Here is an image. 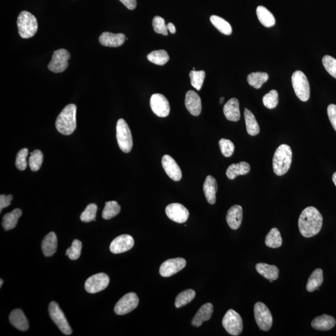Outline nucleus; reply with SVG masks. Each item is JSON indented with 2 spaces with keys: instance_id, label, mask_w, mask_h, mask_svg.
<instances>
[{
  "instance_id": "49",
  "label": "nucleus",
  "mask_w": 336,
  "mask_h": 336,
  "mask_svg": "<svg viewBox=\"0 0 336 336\" xmlns=\"http://www.w3.org/2000/svg\"><path fill=\"white\" fill-rule=\"evenodd\" d=\"M13 198V197L12 195L5 196L1 195L0 196V211L1 212L4 208L8 207L11 204Z\"/></svg>"
},
{
  "instance_id": "39",
  "label": "nucleus",
  "mask_w": 336,
  "mask_h": 336,
  "mask_svg": "<svg viewBox=\"0 0 336 336\" xmlns=\"http://www.w3.org/2000/svg\"><path fill=\"white\" fill-rule=\"evenodd\" d=\"M43 162V154L39 150H35L31 153L29 158V166L33 171H37L40 169Z\"/></svg>"
},
{
  "instance_id": "25",
  "label": "nucleus",
  "mask_w": 336,
  "mask_h": 336,
  "mask_svg": "<svg viewBox=\"0 0 336 336\" xmlns=\"http://www.w3.org/2000/svg\"><path fill=\"white\" fill-rule=\"evenodd\" d=\"M41 247L45 257H52L55 254L58 248V238L54 232H51L45 236Z\"/></svg>"
},
{
  "instance_id": "8",
  "label": "nucleus",
  "mask_w": 336,
  "mask_h": 336,
  "mask_svg": "<svg viewBox=\"0 0 336 336\" xmlns=\"http://www.w3.org/2000/svg\"><path fill=\"white\" fill-rule=\"evenodd\" d=\"M255 321L260 330L268 331L273 324V317L269 309L262 302H258L254 306Z\"/></svg>"
},
{
  "instance_id": "28",
  "label": "nucleus",
  "mask_w": 336,
  "mask_h": 336,
  "mask_svg": "<svg viewBox=\"0 0 336 336\" xmlns=\"http://www.w3.org/2000/svg\"><path fill=\"white\" fill-rule=\"evenodd\" d=\"M256 270L267 280H276L279 276V269L277 267L271 266L264 263H259L256 265Z\"/></svg>"
},
{
  "instance_id": "5",
  "label": "nucleus",
  "mask_w": 336,
  "mask_h": 336,
  "mask_svg": "<svg viewBox=\"0 0 336 336\" xmlns=\"http://www.w3.org/2000/svg\"><path fill=\"white\" fill-rule=\"evenodd\" d=\"M117 139L118 146L123 152L129 153L133 147V138L129 125L122 118L117 124Z\"/></svg>"
},
{
  "instance_id": "51",
  "label": "nucleus",
  "mask_w": 336,
  "mask_h": 336,
  "mask_svg": "<svg viewBox=\"0 0 336 336\" xmlns=\"http://www.w3.org/2000/svg\"><path fill=\"white\" fill-rule=\"evenodd\" d=\"M167 28L168 30H169L170 33H171L172 34H174V33H176V28H175V26L173 24L171 23H168Z\"/></svg>"
},
{
  "instance_id": "43",
  "label": "nucleus",
  "mask_w": 336,
  "mask_h": 336,
  "mask_svg": "<svg viewBox=\"0 0 336 336\" xmlns=\"http://www.w3.org/2000/svg\"><path fill=\"white\" fill-rule=\"evenodd\" d=\"M82 243L77 239H75L72 243V245L66 250V255L69 259L75 260L79 259L81 254Z\"/></svg>"
},
{
  "instance_id": "37",
  "label": "nucleus",
  "mask_w": 336,
  "mask_h": 336,
  "mask_svg": "<svg viewBox=\"0 0 336 336\" xmlns=\"http://www.w3.org/2000/svg\"><path fill=\"white\" fill-rule=\"evenodd\" d=\"M196 292L193 290H187L184 292L180 293L177 296L176 301H175V306L177 308L186 306V304L191 302L195 298Z\"/></svg>"
},
{
  "instance_id": "53",
  "label": "nucleus",
  "mask_w": 336,
  "mask_h": 336,
  "mask_svg": "<svg viewBox=\"0 0 336 336\" xmlns=\"http://www.w3.org/2000/svg\"><path fill=\"white\" fill-rule=\"evenodd\" d=\"M224 101V98H221V101H220V103L222 104V102H223V101Z\"/></svg>"
},
{
  "instance_id": "10",
  "label": "nucleus",
  "mask_w": 336,
  "mask_h": 336,
  "mask_svg": "<svg viewBox=\"0 0 336 336\" xmlns=\"http://www.w3.org/2000/svg\"><path fill=\"white\" fill-rule=\"evenodd\" d=\"M139 298L134 293H129L123 297L116 304L114 311L117 315H125L138 306Z\"/></svg>"
},
{
  "instance_id": "30",
  "label": "nucleus",
  "mask_w": 336,
  "mask_h": 336,
  "mask_svg": "<svg viewBox=\"0 0 336 336\" xmlns=\"http://www.w3.org/2000/svg\"><path fill=\"white\" fill-rule=\"evenodd\" d=\"M257 15L260 22L262 25L267 28L273 27L275 24V19H274L273 14L267 9L266 7L259 6L257 8Z\"/></svg>"
},
{
  "instance_id": "12",
  "label": "nucleus",
  "mask_w": 336,
  "mask_h": 336,
  "mask_svg": "<svg viewBox=\"0 0 336 336\" xmlns=\"http://www.w3.org/2000/svg\"><path fill=\"white\" fill-rule=\"evenodd\" d=\"M70 58L69 53L65 49H58L54 52L48 68L54 73L64 72L68 66V61Z\"/></svg>"
},
{
  "instance_id": "36",
  "label": "nucleus",
  "mask_w": 336,
  "mask_h": 336,
  "mask_svg": "<svg viewBox=\"0 0 336 336\" xmlns=\"http://www.w3.org/2000/svg\"><path fill=\"white\" fill-rule=\"evenodd\" d=\"M121 210L120 205L116 201H108L105 202L102 212V217L105 220H110L117 216Z\"/></svg>"
},
{
  "instance_id": "9",
  "label": "nucleus",
  "mask_w": 336,
  "mask_h": 336,
  "mask_svg": "<svg viewBox=\"0 0 336 336\" xmlns=\"http://www.w3.org/2000/svg\"><path fill=\"white\" fill-rule=\"evenodd\" d=\"M49 313L52 320L64 335L68 336L72 334V329L68 325L65 314L57 302H53L49 304Z\"/></svg>"
},
{
  "instance_id": "1",
  "label": "nucleus",
  "mask_w": 336,
  "mask_h": 336,
  "mask_svg": "<svg viewBox=\"0 0 336 336\" xmlns=\"http://www.w3.org/2000/svg\"><path fill=\"white\" fill-rule=\"evenodd\" d=\"M323 217L316 208L310 206L302 210L298 220L300 233L304 237L315 236L323 226Z\"/></svg>"
},
{
  "instance_id": "35",
  "label": "nucleus",
  "mask_w": 336,
  "mask_h": 336,
  "mask_svg": "<svg viewBox=\"0 0 336 336\" xmlns=\"http://www.w3.org/2000/svg\"><path fill=\"white\" fill-rule=\"evenodd\" d=\"M210 22L220 32L225 35H230L233 32L231 25L224 19L218 16L212 15L210 18Z\"/></svg>"
},
{
  "instance_id": "14",
  "label": "nucleus",
  "mask_w": 336,
  "mask_h": 336,
  "mask_svg": "<svg viewBox=\"0 0 336 336\" xmlns=\"http://www.w3.org/2000/svg\"><path fill=\"white\" fill-rule=\"evenodd\" d=\"M166 214L168 218L177 223L183 224L188 221L189 212L183 205L172 203L166 208Z\"/></svg>"
},
{
  "instance_id": "45",
  "label": "nucleus",
  "mask_w": 336,
  "mask_h": 336,
  "mask_svg": "<svg viewBox=\"0 0 336 336\" xmlns=\"http://www.w3.org/2000/svg\"><path fill=\"white\" fill-rule=\"evenodd\" d=\"M29 154L27 148H23L17 154L16 159V166L19 170L24 171L27 168L28 163L27 158Z\"/></svg>"
},
{
  "instance_id": "22",
  "label": "nucleus",
  "mask_w": 336,
  "mask_h": 336,
  "mask_svg": "<svg viewBox=\"0 0 336 336\" xmlns=\"http://www.w3.org/2000/svg\"><path fill=\"white\" fill-rule=\"evenodd\" d=\"M203 190L207 202L210 204H214L216 202V193L218 190V186L214 177L207 176L203 184Z\"/></svg>"
},
{
  "instance_id": "41",
  "label": "nucleus",
  "mask_w": 336,
  "mask_h": 336,
  "mask_svg": "<svg viewBox=\"0 0 336 336\" xmlns=\"http://www.w3.org/2000/svg\"><path fill=\"white\" fill-rule=\"evenodd\" d=\"M97 211H98V205L96 203H90L80 215V220L86 223L96 221Z\"/></svg>"
},
{
  "instance_id": "44",
  "label": "nucleus",
  "mask_w": 336,
  "mask_h": 336,
  "mask_svg": "<svg viewBox=\"0 0 336 336\" xmlns=\"http://www.w3.org/2000/svg\"><path fill=\"white\" fill-rule=\"evenodd\" d=\"M219 145L221 153L225 157L229 158L233 155L234 150H235V146L231 140L222 138L220 139Z\"/></svg>"
},
{
  "instance_id": "21",
  "label": "nucleus",
  "mask_w": 336,
  "mask_h": 336,
  "mask_svg": "<svg viewBox=\"0 0 336 336\" xmlns=\"http://www.w3.org/2000/svg\"><path fill=\"white\" fill-rule=\"evenodd\" d=\"M214 311V307L210 302L202 305L198 310L191 321V325L195 327H200L203 322L209 321Z\"/></svg>"
},
{
  "instance_id": "38",
  "label": "nucleus",
  "mask_w": 336,
  "mask_h": 336,
  "mask_svg": "<svg viewBox=\"0 0 336 336\" xmlns=\"http://www.w3.org/2000/svg\"><path fill=\"white\" fill-rule=\"evenodd\" d=\"M147 58L151 63L155 65L163 66L169 61V57L165 50L154 51L148 54Z\"/></svg>"
},
{
  "instance_id": "42",
  "label": "nucleus",
  "mask_w": 336,
  "mask_h": 336,
  "mask_svg": "<svg viewBox=\"0 0 336 336\" xmlns=\"http://www.w3.org/2000/svg\"><path fill=\"white\" fill-rule=\"evenodd\" d=\"M263 103L269 109H273L278 104V93L275 90H271L263 98Z\"/></svg>"
},
{
  "instance_id": "18",
  "label": "nucleus",
  "mask_w": 336,
  "mask_h": 336,
  "mask_svg": "<svg viewBox=\"0 0 336 336\" xmlns=\"http://www.w3.org/2000/svg\"><path fill=\"white\" fill-rule=\"evenodd\" d=\"M185 105L187 109L191 115L199 116L202 110V103L200 96L195 91H189L187 92L185 99Z\"/></svg>"
},
{
  "instance_id": "11",
  "label": "nucleus",
  "mask_w": 336,
  "mask_h": 336,
  "mask_svg": "<svg viewBox=\"0 0 336 336\" xmlns=\"http://www.w3.org/2000/svg\"><path fill=\"white\" fill-rule=\"evenodd\" d=\"M110 283L107 274L100 273L94 274L87 279L85 283V289L91 294L101 292L105 289Z\"/></svg>"
},
{
  "instance_id": "20",
  "label": "nucleus",
  "mask_w": 336,
  "mask_h": 336,
  "mask_svg": "<svg viewBox=\"0 0 336 336\" xmlns=\"http://www.w3.org/2000/svg\"><path fill=\"white\" fill-rule=\"evenodd\" d=\"M242 219L243 210L240 205H233L227 212L226 221L229 226L233 230H236L240 227Z\"/></svg>"
},
{
  "instance_id": "6",
  "label": "nucleus",
  "mask_w": 336,
  "mask_h": 336,
  "mask_svg": "<svg viewBox=\"0 0 336 336\" xmlns=\"http://www.w3.org/2000/svg\"><path fill=\"white\" fill-rule=\"evenodd\" d=\"M292 86L297 98L300 101H306L310 97V87L308 80L303 72L295 71L292 77Z\"/></svg>"
},
{
  "instance_id": "54",
  "label": "nucleus",
  "mask_w": 336,
  "mask_h": 336,
  "mask_svg": "<svg viewBox=\"0 0 336 336\" xmlns=\"http://www.w3.org/2000/svg\"><path fill=\"white\" fill-rule=\"evenodd\" d=\"M0 281H1V284H0V286H1V287L2 285H3V280H2V279H1V280H0Z\"/></svg>"
},
{
  "instance_id": "2",
  "label": "nucleus",
  "mask_w": 336,
  "mask_h": 336,
  "mask_svg": "<svg viewBox=\"0 0 336 336\" xmlns=\"http://www.w3.org/2000/svg\"><path fill=\"white\" fill-rule=\"evenodd\" d=\"M77 106L74 104H69L64 108L57 118L56 129L59 133L65 135H70L74 133L77 127Z\"/></svg>"
},
{
  "instance_id": "15",
  "label": "nucleus",
  "mask_w": 336,
  "mask_h": 336,
  "mask_svg": "<svg viewBox=\"0 0 336 336\" xmlns=\"http://www.w3.org/2000/svg\"><path fill=\"white\" fill-rule=\"evenodd\" d=\"M186 266V261L183 258L169 259L163 262L160 268V273L163 277L174 275Z\"/></svg>"
},
{
  "instance_id": "52",
  "label": "nucleus",
  "mask_w": 336,
  "mask_h": 336,
  "mask_svg": "<svg viewBox=\"0 0 336 336\" xmlns=\"http://www.w3.org/2000/svg\"><path fill=\"white\" fill-rule=\"evenodd\" d=\"M333 181L334 182V183H335V186H336V172L334 173L333 176Z\"/></svg>"
},
{
  "instance_id": "34",
  "label": "nucleus",
  "mask_w": 336,
  "mask_h": 336,
  "mask_svg": "<svg viewBox=\"0 0 336 336\" xmlns=\"http://www.w3.org/2000/svg\"><path fill=\"white\" fill-rule=\"evenodd\" d=\"M266 244L267 247L272 248H277L282 245V238L277 228L271 229L267 234L266 238Z\"/></svg>"
},
{
  "instance_id": "50",
  "label": "nucleus",
  "mask_w": 336,
  "mask_h": 336,
  "mask_svg": "<svg viewBox=\"0 0 336 336\" xmlns=\"http://www.w3.org/2000/svg\"><path fill=\"white\" fill-rule=\"evenodd\" d=\"M128 9L133 10L136 7V0H120Z\"/></svg>"
},
{
  "instance_id": "19",
  "label": "nucleus",
  "mask_w": 336,
  "mask_h": 336,
  "mask_svg": "<svg viewBox=\"0 0 336 336\" xmlns=\"http://www.w3.org/2000/svg\"><path fill=\"white\" fill-rule=\"evenodd\" d=\"M126 36L122 33L114 34L109 32H104L99 37V42L102 46L106 47H119L124 44Z\"/></svg>"
},
{
  "instance_id": "33",
  "label": "nucleus",
  "mask_w": 336,
  "mask_h": 336,
  "mask_svg": "<svg viewBox=\"0 0 336 336\" xmlns=\"http://www.w3.org/2000/svg\"><path fill=\"white\" fill-rule=\"evenodd\" d=\"M269 74L266 72H252L248 75L247 81L251 86L259 89L269 80Z\"/></svg>"
},
{
  "instance_id": "17",
  "label": "nucleus",
  "mask_w": 336,
  "mask_h": 336,
  "mask_svg": "<svg viewBox=\"0 0 336 336\" xmlns=\"http://www.w3.org/2000/svg\"><path fill=\"white\" fill-rule=\"evenodd\" d=\"M162 166L166 173L174 181H179L182 178V171L173 158L169 155L163 156Z\"/></svg>"
},
{
  "instance_id": "46",
  "label": "nucleus",
  "mask_w": 336,
  "mask_h": 336,
  "mask_svg": "<svg viewBox=\"0 0 336 336\" xmlns=\"http://www.w3.org/2000/svg\"><path fill=\"white\" fill-rule=\"evenodd\" d=\"M152 25L154 31L158 34L164 35L168 34L167 25H166L165 20L163 18L160 16H155L153 18Z\"/></svg>"
},
{
  "instance_id": "31",
  "label": "nucleus",
  "mask_w": 336,
  "mask_h": 336,
  "mask_svg": "<svg viewBox=\"0 0 336 336\" xmlns=\"http://www.w3.org/2000/svg\"><path fill=\"white\" fill-rule=\"evenodd\" d=\"M323 271L321 269H317L309 276L306 285V290L309 292H313L319 290L323 282Z\"/></svg>"
},
{
  "instance_id": "3",
  "label": "nucleus",
  "mask_w": 336,
  "mask_h": 336,
  "mask_svg": "<svg viewBox=\"0 0 336 336\" xmlns=\"http://www.w3.org/2000/svg\"><path fill=\"white\" fill-rule=\"evenodd\" d=\"M292 162L290 146L283 144L276 149L273 158V171L277 176H283L290 169Z\"/></svg>"
},
{
  "instance_id": "48",
  "label": "nucleus",
  "mask_w": 336,
  "mask_h": 336,
  "mask_svg": "<svg viewBox=\"0 0 336 336\" xmlns=\"http://www.w3.org/2000/svg\"><path fill=\"white\" fill-rule=\"evenodd\" d=\"M328 115L334 129L336 132V105L331 104L328 107Z\"/></svg>"
},
{
  "instance_id": "16",
  "label": "nucleus",
  "mask_w": 336,
  "mask_h": 336,
  "mask_svg": "<svg viewBox=\"0 0 336 336\" xmlns=\"http://www.w3.org/2000/svg\"><path fill=\"white\" fill-rule=\"evenodd\" d=\"M134 243V239L131 235L124 234L117 236L112 241L110 245V250L112 254H122L132 249Z\"/></svg>"
},
{
  "instance_id": "47",
  "label": "nucleus",
  "mask_w": 336,
  "mask_h": 336,
  "mask_svg": "<svg viewBox=\"0 0 336 336\" xmlns=\"http://www.w3.org/2000/svg\"><path fill=\"white\" fill-rule=\"evenodd\" d=\"M322 61L329 74L336 79V59L330 56H325Z\"/></svg>"
},
{
  "instance_id": "13",
  "label": "nucleus",
  "mask_w": 336,
  "mask_h": 336,
  "mask_svg": "<svg viewBox=\"0 0 336 336\" xmlns=\"http://www.w3.org/2000/svg\"><path fill=\"white\" fill-rule=\"evenodd\" d=\"M151 110L159 117H167L169 114V101L164 96L160 94H153L150 99Z\"/></svg>"
},
{
  "instance_id": "27",
  "label": "nucleus",
  "mask_w": 336,
  "mask_h": 336,
  "mask_svg": "<svg viewBox=\"0 0 336 336\" xmlns=\"http://www.w3.org/2000/svg\"><path fill=\"white\" fill-rule=\"evenodd\" d=\"M250 171V165L247 162H242L229 166L226 175L229 179L233 180L240 175L247 174Z\"/></svg>"
},
{
  "instance_id": "40",
  "label": "nucleus",
  "mask_w": 336,
  "mask_h": 336,
  "mask_svg": "<svg viewBox=\"0 0 336 336\" xmlns=\"http://www.w3.org/2000/svg\"><path fill=\"white\" fill-rule=\"evenodd\" d=\"M205 76V72L203 70H192L189 73L192 86L195 87L198 91H200L202 87L203 80Z\"/></svg>"
},
{
  "instance_id": "4",
  "label": "nucleus",
  "mask_w": 336,
  "mask_h": 336,
  "mask_svg": "<svg viewBox=\"0 0 336 336\" xmlns=\"http://www.w3.org/2000/svg\"><path fill=\"white\" fill-rule=\"evenodd\" d=\"M17 26L19 34L24 39L34 36L38 30V24L35 16L30 12H21L18 16Z\"/></svg>"
},
{
  "instance_id": "7",
  "label": "nucleus",
  "mask_w": 336,
  "mask_h": 336,
  "mask_svg": "<svg viewBox=\"0 0 336 336\" xmlns=\"http://www.w3.org/2000/svg\"><path fill=\"white\" fill-rule=\"evenodd\" d=\"M222 326L229 335L239 336L243 330L242 319L234 309L229 310L222 319Z\"/></svg>"
},
{
  "instance_id": "23",
  "label": "nucleus",
  "mask_w": 336,
  "mask_h": 336,
  "mask_svg": "<svg viewBox=\"0 0 336 336\" xmlns=\"http://www.w3.org/2000/svg\"><path fill=\"white\" fill-rule=\"evenodd\" d=\"M223 110L225 116L229 121L237 122L240 120V112L237 99H231L225 104Z\"/></svg>"
},
{
  "instance_id": "29",
  "label": "nucleus",
  "mask_w": 336,
  "mask_h": 336,
  "mask_svg": "<svg viewBox=\"0 0 336 336\" xmlns=\"http://www.w3.org/2000/svg\"><path fill=\"white\" fill-rule=\"evenodd\" d=\"M21 215H22V211L20 209H15L13 211L4 215L3 221H2V226L4 230L9 231L15 228Z\"/></svg>"
},
{
  "instance_id": "24",
  "label": "nucleus",
  "mask_w": 336,
  "mask_h": 336,
  "mask_svg": "<svg viewBox=\"0 0 336 336\" xmlns=\"http://www.w3.org/2000/svg\"><path fill=\"white\" fill-rule=\"evenodd\" d=\"M9 319L11 325L18 330L26 331L29 328V323L27 317L20 309H16L11 311L9 314Z\"/></svg>"
},
{
  "instance_id": "32",
  "label": "nucleus",
  "mask_w": 336,
  "mask_h": 336,
  "mask_svg": "<svg viewBox=\"0 0 336 336\" xmlns=\"http://www.w3.org/2000/svg\"><path fill=\"white\" fill-rule=\"evenodd\" d=\"M246 129L248 134L251 136H255L260 133V127L256 118L252 112L247 108L244 111Z\"/></svg>"
},
{
  "instance_id": "26",
  "label": "nucleus",
  "mask_w": 336,
  "mask_h": 336,
  "mask_svg": "<svg viewBox=\"0 0 336 336\" xmlns=\"http://www.w3.org/2000/svg\"><path fill=\"white\" fill-rule=\"evenodd\" d=\"M335 325L336 319L327 314L316 317L311 323L312 327L318 331L330 330L335 327Z\"/></svg>"
}]
</instances>
